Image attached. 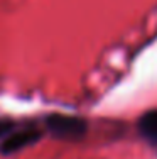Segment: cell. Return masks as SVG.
Wrapping results in <instances>:
<instances>
[{"label": "cell", "instance_id": "cell-1", "mask_svg": "<svg viewBox=\"0 0 157 159\" xmlns=\"http://www.w3.org/2000/svg\"><path fill=\"white\" fill-rule=\"evenodd\" d=\"M46 127L52 137L64 139V141H76L86 134V122L80 117L64 115V113H52L46 119Z\"/></svg>", "mask_w": 157, "mask_h": 159}, {"label": "cell", "instance_id": "cell-2", "mask_svg": "<svg viewBox=\"0 0 157 159\" xmlns=\"http://www.w3.org/2000/svg\"><path fill=\"white\" fill-rule=\"evenodd\" d=\"M41 139V132L37 129H22L19 132H14V134L7 135L2 142H0V152L2 154H14L22 151L24 147L31 146V144H36Z\"/></svg>", "mask_w": 157, "mask_h": 159}, {"label": "cell", "instance_id": "cell-3", "mask_svg": "<svg viewBox=\"0 0 157 159\" xmlns=\"http://www.w3.org/2000/svg\"><path fill=\"white\" fill-rule=\"evenodd\" d=\"M139 132L149 142L157 144V110H150L139 119Z\"/></svg>", "mask_w": 157, "mask_h": 159}]
</instances>
